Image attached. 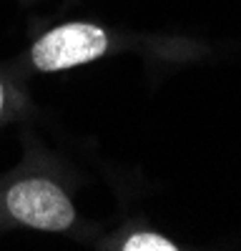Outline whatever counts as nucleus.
<instances>
[{
	"mask_svg": "<svg viewBox=\"0 0 241 251\" xmlns=\"http://www.w3.org/2000/svg\"><path fill=\"white\" fill-rule=\"evenodd\" d=\"M176 249L178 246L173 241L148 231H138L123 241V251H176Z\"/></svg>",
	"mask_w": 241,
	"mask_h": 251,
	"instance_id": "7ed1b4c3",
	"label": "nucleus"
},
{
	"mask_svg": "<svg viewBox=\"0 0 241 251\" xmlns=\"http://www.w3.org/2000/svg\"><path fill=\"white\" fill-rule=\"evenodd\" d=\"M5 208L15 221L40 231H66L75 219L71 199L48 178H25L10 186Z\"/></svg>",
	"mask_w": 241,
	"mask_h": 251,
	"instance_id": "f257e3e1",
	"label": "nucleus"
},
{
	"mask_svg": "<svg viewBox=\"0 0 241 251\" xmlns=\"http://www.w3.org/2000/svg\"><path fill=\"white\" fill-rule=\"evenodd\" d=\"M108 50V35L93 23H66L48 30L33 46V66L38 71H66L83 66Z\"/></svg>",
	"mask_w": 241,
	"mask_h": 251,
	"instance_id": "f03ea898",
	"label": "nucleus"
},
{
	"mask_svg": "<svg viewBox=\"0 0 241 251\" xmlns=\"http://www.w3.org/2000/svg\"><path fill=\"white\" fill-rule=\"evenodd\" d=\"M3 103H5V91H3V83H0V111H3Z\"/></svg>",
	"mask_w": 241,
	"mask_h": 251,
	"instance_id": "20e7f679",
	"label": "nucleus"
}]
</instances>
